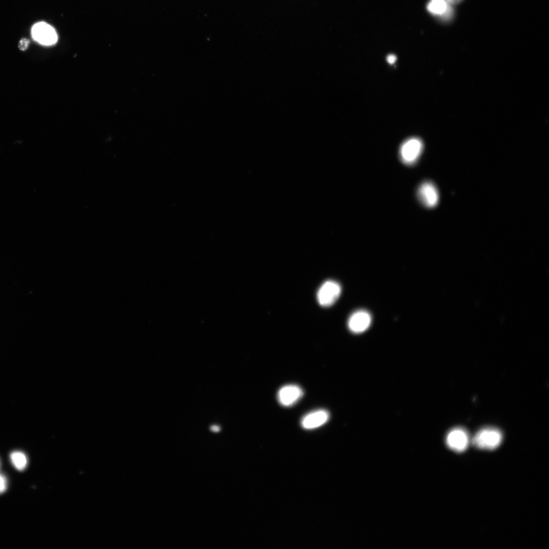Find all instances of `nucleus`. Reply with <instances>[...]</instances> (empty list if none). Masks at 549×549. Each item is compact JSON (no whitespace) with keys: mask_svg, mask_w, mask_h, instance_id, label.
<instances>
[{"mask_svg":"<svg viewBox=\"0 0 549 549\" xmlns=\"http://www.w3.org/2000/svg\"><path fill=\"white\" fill-rule=\"evenodd\" d=\"M342 293V287L338 282L329 280L325 282L318 292V300L323 307L333 305Z\"/></svg>","mask_w":549,"mask_h":549,"instance_id":"nucleus-3","label":"nucleus"},{"mask_svg":"<svg viewBox=\"0 0 549 549\" xmlns=\"http://www.w3.org/2000/svg\"><path fill=\"white\" fill-rule=\"evenodd\" d=\"M397 57L393 54L389 55L386 58L387 62L390 64H394L396 61Z\"/></svg>","mask_w":549,"mask_h":549,"instance_id":"nucleus-15","label":"nucleus"},{"mask_svg":"<svg viewBox=\"0 0 549 549\" xmlns=\"http://www.w3.org/2000/svg\"><path fill=\"white\" fill-rule=\"evenodd\" d=\"M503 440L502 433L498 429L487 428L479 431L473 439L474 445L480 449L493 450L498 448Z\"/></svg>","mask_w":549,"mask_h":549,"instance_id":"nucleus-1","label":"nucleus"},{"mask_svg":"<svg viewBox=\"0 0 549 549\" xmlns=\"http://www.w3.org/2000/svg\"><path fill=\"white\" fill-rule=\"evenodd\" d=\"M32 36L35 40L46 45H53L58 40L55 30L51 25L44 22H39L33 26Z\"/></svg>","mask_w":549,"mask_h":549,"instance_id":"nucleus-5","label":"nucleus"},{"mask_svg":"<svg viewBox=\"0 0 549 549\" xmlns=\"http://www.w3.org/2000/svg\"><path fill=\"white\" fill-rule=\"evenodd\" d=\"M329 412L325 409H319L312 411L305 415L302 419L303 428L311 430L319 428L325 424L329 420Z\"/></svg>","mask_w":549,"mask_h":549,"instance_id":"nucleus-9","label":"nucleus"},{"mask_svg":"<svg viewBox=\"0 0 549 549\" xmlns=\"http://www.w3.org/2000/svg\"><path fill=\"white\" fill-rule=\"evenodd\" d=\"M455 10L453 6L450 5L447 11L438 19L443 22H448L451 21L454 16Z\"/></svg>","mask_w":549,"mask_h":549,"instance_id":"nucleus-12","label":"nucleus"},{"mask_svg":"<svg viewBox=\"0 0 549 549\" xmlns=\"http://www.w3.org/2000/svg\"><path fill=\"white\" fill-rule=\"evenodd\" d=\"M371 316L367 311L359 310L351 316L348 321L350 331L355 334H360L367 330L370 326Z\"/></svg>","mask_w":549,"mask_h":549,"instance_id":"nucleus-8","label":"nucleus"},{"mask_svg":"<svg viewBox=\"0 0 549 549\" xmlns=\"http://www.w3.org/2000/svg\"><path fill=\"white\" fill-rule=\"evenodd\" d=\"M6 489L7 480L4 476L0 475V494L4 492Z\"/></svg>","mask_w":549,"mask_h":549,"instance_id":"nucleus-13","label":"nucleus"},{"mask_svg":"<svg viewBox=\"0 0 549 549\" xmlns=\"http://www.w3.org/2000/svg\"><path fill=\"white\" fill-rule=\"evenodd\" d=\"M303 395V390L300 386L296 384H288L279 390L277 399L283 406L290 407L299 401Z\"/></svg>","mask_w":549,"mask_h":549,"instance_id":"nucleus-4","label":"nucleus"},{"mask_svg":"<svg viewBox=\"0 0 549 549\" xmlns=\"http://www.w3.org/2000/svg\"><path fill=\"white\" fill-rule=\"evenodd\" d=\"M10 457L12 464L19 471H22L27 465V458L21 452H13L10 454Z\"/></svg>","mask_w":549,"mask_h":549,"instance_id":"nucleus-11","label":"nucleus"},{"mask_svg":"<svg viewBox=\"0 0 549 549\" xmlns=\"http://www.w3.org/2000/svg\"><path fill=\"white\" fill-rule=\"evenodd\" d=\"M446 443L448 447L455 452L458 453L464 452L469 445V435L463 428L453 429L447 436Z\"/></svg>","mask_w":549,"mask_h":549,"instance_id":"nucleus-6","label":"nucleus"},{"mask_svg":"<svg viewBox=\"0 0 549 549\" xmlns=\"http://www.w3.org/2000/svg\"><path fill=\"white\" fill-rule=\"evenodd\" d=\"M450 5L446 0H430L427 9L432 15L438 18L447 11Z\"/></svg>","mask_w":549,"mask_h":549,"instance_id":"nucleus-10","label":"nucleus"},{"mask_svg":"<svg viewBox=\"0 0 549 549\" xmlns=\"http://www.w3.org/2000/svg\"><path fill=\"white\" fill-rule=\"evenodd\" d=\"M463 0H446V1L453 6L457 5L461 3Z\"/></svg>","mask_w":549,"mask_h":549,"instance_id":"nucleus-16","label":"nucleus"},{"mask_svg":"<svg viewBox=\"0 0 549 549\" xmlns=\"http://www.w3.org/2000/svg\"><path fill=\"white\" fill-rule=\"evenodd\" d=\"M211 429L213 432H217L220 431V428L217 426H213L211 427Z\"/></svg>","mask_w":549,"mask_h":549,"instance_id":"nucleus-17","label":"nucleus"},{"mask_svg":"<svg viewBox=\"0 0 549 549\" xmlns=\"http://www.w3.org/2000/svg\"><path fill=\"white\" fill-rule=\"evenodd\" d=\"M417 196L420 202L426 207H434L439 201V193L433 183L426 181L422 183L417 190Z\"/></svg>","mask_w":549,"mask_h":549,"instance_id":"nucleus-7","label":"nucleus"},{"mask_svg":"<svg viewBox=\"0 0 549 549\" xmlns=\"http://www.w3.org/2000/svg\"><path fill=\"white\" fill-rule=\"evenodd\" d=\"M423 149V142L420 139H409L401 146L399 152L400 160L405 165L412 166L419 160Z\"/></svg>","mask_w":549,"mask_h":549,"instance_id":"nucleus-2","label":"nucleus"},{"mask_svg":"<svg viewBox=\"0 0 549 549\" xmlns=\"http://www.w3.org/2000/svg\"><path fill=\"white\" fill-rule=\"evenodd\" d=\"M30 43L29 40L26 38H22L21 39L18 44V47L20 50H25L27 49L29 46Z\"/></svg>","mask_w":549,"mask_h":549,"instance_id":"nucleus-14","label":"nucleus"}]
</instances>
